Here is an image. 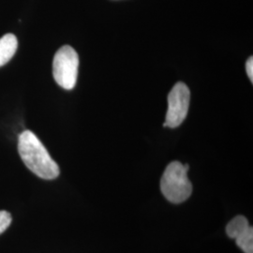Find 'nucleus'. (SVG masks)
I'll use <instances>...</instances> for the list:
<instances>
[{"instance_id":"obj_5","label":"nucleus","mask_w":253,"mask_h":253,"mask_svg":"<svg viewBox=\"0 0 253 253\" xmlns=\"http://www.w3.org/2000/svg\"><path fill=\"white\" fill-rule=\"evenodd\" d=\"M17 47V38L11 33H8L0 39V67L8 63L13 57Z\"/></svg>"},{"instance_id":"obj_1","label":"nucleus","mask_w":253,"mask_h":253,"mask_svg":"<svg viewBox=\"0 0 253 253\" xmlns=\"http://www.w3.org/2000/svg\"><path fill=\"white\" fill-rule=\"evenodd\" d=\"M18 151L22 161L37 176L52 180L59 175V167L45 146L32 131L25 130L19 136Z\"/></svg>"},{"instance_id":"obj_2","label":"nucleus","mask_w":253,"mask_h":253,"mask_svg":"<svg viewBox=\"0 0 253 253\" xmlns=\"http://www.w3.org/2000/svg\"><path fill=\"white\" fill-rule=\"evenodd\" d=\"M189 169L188 164L172 162L163 172L161 190L164 197L172 204H181L191 195L192 185L188 177Z\"/></svg>"},{"instance_id":"obj_8","label":"nucleus","mask_w":253,"mask_h":253,"mask_svg":"<svg viewBox=\"0 0 253 253\" xmlns=\"http://www.w3.org/2000/svg\"><path fill=\"white\" fill-rule=\"evenodd\" d=\"M11 223V216L8 211H0V235L3 234Z\"/></svg>"},{"instance_id":"obj_3","label":"nucleus","mask_w":253,"mask_h":253,"mask_svg":"<svg viewBox=\"0 0 253 253\" xmlns=\"http://www.w3.org/2000/svg\"><path fill=\"white\" fill-rule=\"evenodd\" d=\"M79 56L72 46H62L54 54L53 75L56 84L64 89L71 90L78 77Z\"/></svg>"},{"instance_id":"obj_7","label":"nucleus","mask_w":253,"mask_h":253,"mask_svg":"<svg viewBox=\"0 0 253 253\" xmlns=\"http://www.w3.org/2000/svg\"><path fill=\"white\" fill-rule=\"evenodd\" d=\"M235 242L237 246L245 253H253V229L250 226L241 235L235 238Z\"/></svg>"},{"instance_id":"obj_4","label":"nucleus","mask_w":253,"mask_h":253,"mask_svg":"<svg viewBox=\"0 0 253 253\" xmlns=\"http://www.w3.org/2000/svg\"><path fill=\"white\" fill-rule=\"evenodd\" d=\"M190 91L184 83L173 85L168 95V110L166 113L164 126L177 127L186 119L190 107Z\"/></svg>"},{"instance_id":"obj_6","label":"nucleus","mask_w":253,"mask_h":253,"mask_svg":"<svg viewBox=\"0 0 253 253\" xmlns=\"http://www.w3.org/2000/svg\"><path fill=\"white\" fill-rule=\"evenodd\" d=\"M250 223L244 216H237L234 217L226 227V233L230 238L235 239L239 235H241L248 228H250Z\"/></svg>"},{"instance_id":"obj_9","label":"nucleus","mask_w":253,"mask_h":253,"mask_svg":"<svg viewBox=\"0 0 253 253\" xmlns=\"http://www.w3.org/2000/svg\"><path fill=\"white\" fill-rule=\"evenodd\" d=\"M246 71H247V74H248V76H249V78H250V80L251 82L253 83V56H251L249 59H248V61H247V64H246Z\"/></svg>"}]
</instances>
